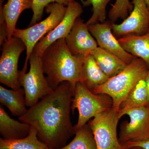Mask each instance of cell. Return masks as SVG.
<instances>
[{
  "label": "cell",
  "mask_w": 149,
  "mask_h": 149,
  "mask_svg": "<svg viewBox=\"0 0 149 149\" xmlns=\"http://www.w3.org/2000/svg\"><path fill=\"white\" fill-rule=\"evenodd\" d=\"M74 89L69 82H62L18 118L34 127L39 139L50 149L65 146L75 134L70 116Z\"/></svg>",
  "instance_id": "1"
},
{
  "label": "cell",
  "mask_w": 149,
  "mask_h": 149,
  "mask_svg": "<svg viewBox=\"0 0 149 149\" xmlns=\"http://www.w3.org/2000/svg\"><path fill=\"white\" fill-rule=\"evenodd\" d=\"M118 41L126 52L143 60L149 68V29L144 35H126Z\"/></svg>",
  "instance_id": "15"
},
{
  "label": "cell",
  "mask_w": 149,
  "mask_h": 149,
  "mask_svg": "<svg viewBox=\"0 0 149 149\" xmlns=\"http://www.w3.org/2000/svg\"><path fill=\"white\" fill-rule=\"evenodd\" d=\"M4 0H0V45L2 46L7 40V26L3 13V3Z\"/></svg>",
  "instance_id": "26"
},
{
  "label": "cell",
  "mask_w": 149,
  "mask_h": 149,
  "mask_svg": "<svg viewBox=\"0 0 149 149\" xmlns=\"http://www.w3.org/2000/svg\"><path fill=\"white\" fill-rule=\"evenodd\" d=\"M144 1L149 10V0H144Z\"/></svg>",
  "instance_id": "30"
},
{
  "label": "cell",
  "mask_w": 149,
  "mask_h": 149,
  "mask_svg": "<svg viewBox=\"0 0 149 149\" xmlns=\"http://www.w3.org/2000/svg\"><path fill=\"white\" fill-rule=\"evenodd\" d=\"M31 125L11 118L1 106L0 107V134L3 139L14 140L27 136Z\"/></svg>",
  "instance_id": "16"
},
{
  "label": "cell",
  "mask_w": 149,
  "mask_h": 149,
  "mask_svg": "<svg viewBox=\"0 0 149 149\" xmlns=\"http://www.w3.org/2000/svg\"><path fill=\"white\" fill-rule=\"evenodd\" d=\"M146 82L147 90H148V104L147 106L149 107V69L147 73L146 77Z\"/></svg>",
  "instance_id": "28"
},
{
  "label": "cell",
  "mask_w": 149,
  "mask_h": 149,
  "mask_svg": "<svg viewBox=\"0 0 149 149\" xmlns=\"http://www.w3.org/2000/svg\"><path fill=\"white\" fill-rule=\"evenodd\" d=\"M74 0H33L32 10L33 16L30 22V26L34 25L40 21L42 17L43 12L46 6L53 3H57L67 6ZM82 1L83 0H79Z\"/></svg>",
  "instance_id": "25"
},
{
  "label": "cell",
  "mask_w": 149,
  "mask_h": 149,
  "mask_svg": "<svg viewBox=\"0 0 149 149\" xmlns=\"http://www.w3.org/2000/svg\"><path fill=\"white\" fill-rule=\"evenodd\" d=\"M113 0H83V6H92L93 14L86 22L88 26L105 21L108 4Z\"/></svg>",
  "instance_id": "23"
},
{
  "label": "cell",
  "mask_w": 149,
  "mask_h": 149,
  "mask_svg": "<svg viewBox=\"0 0 149 149\" xmlns=\"http://www.w3.org/2000/svg\"><path fill=\"white\" fill-rule=\"evenodd\" d=\"M33 0H8L3 7V13L7 26V40L13 37L19 16L23 11L32 9Z\"/></svg>",
  "instance_id": "19"
},
{
  "label": "cell",
  "mask_w": 149,
  "mask_h": 149,
  "mask_svg": "<svg viewBox=\"0 0 149 149\" xmlns=\"http://www.w3.org/2000/svg\"><path fill=\"white\" fill-rule=\"evenodd\" d=\"M109 77L99 67L93 55L83 58L81 64V83L92 92L105 83Z\"/></svg>",
  "instance_id": "14"
},
{
  "label": "cell",
  "mask_w": 149,
  "mask_h": 149,
  "mask_svg": "<svg viewBox=\"0 0 149 149\" xmlns=\"http://www.w3.org/2000/svg\"><path fill=\"white\" fill-rule=\"evenodd\" d=\"M29 63L28 72L22 70H19V80L25 93L26 106L30 107L54 90L50 87L44 75L41 57L31 54Z\"/></svg>",
  "instance_id": "6"
},
{
  "label": "cell",
  "mask_w": 149,
  "mask_h": 149,
  "mask_svg": "<svg viewBox=\"0 0 149 149\" xmlns=\"http://www.w3.org/2000/svg\"><path fill=\"white\" fill-rule=\"evenodd\" d=\"M122 146L124 149L133 147H139L144 149H149V136L143 140L130 141L122 144Z\"/></svg>",
  "instance_id": "27"
},
{
  "label": "cell",
  "mask_w": 149,
  "mask_h": 149,
  "mask_svg": "<svg viewBox=\"0 0 149 149\" xmlns=\"http://www.w3.org/2000/svg\"><path fill=\"white\" fill-rule=\"evenodd\" d=\"M72 141L59 149H97L94 135L90 126L86 124L75 130Z\"/></svg>",
  "instance_id": "22"
},
{
  "label": "cell",
  "mask_w": 149,
  "mask_h": 149,
  "mask_svg": "<svg viewBox=\"0 0 149 149\" xmlns=\"http://www.w3.org/2000/svg\"><path fill=\"white\" fill-rule=\"evenodd\" d=\"M125 149H144L143 148L139 147H130V148H128Z\"/></svg>",
  "instance_id": "29"
},
{
  "label": "cell",
  "mask_w": 149,
  "mask_h": 149,
  "mask_svg": "<svg viewBox=\"0 0 149 149\" xmlns=\"http://www.w3.org/2000/svg\"><path fill=\"white\" fill-rule=\"evenodd\" d=\"M92 54L101 70L109 78L121 72L127 65L116 56L99 47Z\"/></svg>",
  "instance_id": "20"
},
{
  "label": "cell",
  "mask_w": 149,
  "mask_h": 149,
  "mask_svg": "<svg viewBox=\"0 0 149 149\" xmlns=\"http://www.w3.org/2000/svg\"><path fill=\"white\" fill-rule=\"evenodd\" d=\"M130 121H124L120 125L119 142L121 145L130 142L142 141L149 136V107L145 106L125 112Z\"/></svg>",
  "instance_id": "10"
},
{
  "label": "cell",
  "mask_w": 149,
  "mask_h": 149,
  "mask_svg": "<svg viewBox=\"0 0 149 149\" xmlns=\"http://www.w3.org/2000/svg\"><path fill=\"white\" fill-rule=\"evenodd\" d=\"M67 6L57 3L47 6L45 10L49 15L44 20L26 29H15L13 37L21 39L26 47V57L22 70L27 71L29 57L33 49L42 37L54 29L66 13Z\"/></svg>",
  "instance_id": "4"
},
{
  "label": "cell",
  "mask_w": 149,
  "mask_h": 149,
  "mask_svg": "<svg viewBox=\"0 0 149 149\" xmlns=\"http://www.w3.org/2000/svg\"><path fill=\"white\" fill-rule=\"evenodd\" d=\"M83 12V8L76 0L67 6L65 15L58 25L41 39L33 49L32 54L41 57L52 44L61 39L65 38L71 31L75 20Z\"/></svg>",
  "instance_id": "11"
},
{
  "label": "cell",
  "mask_w": 149,
  "mask_h": 149,
  "mask_svg": "<svg viewBox=\"0 0 149 149\" xmlns=\"http://www.w3.org/2000/svg\"><path fill=\"white\" fill-rule=\"evenodd\" d=\"M119 120L118 112L112 108L96 115L88 122L97 149H124L117 135Z\"/></svg>",
  "instance_id": "7"
},
{
  "label": "cell",
  "mask_w": 149,
  "mask_h": 149,
  "mask_svg": "<svg viewBox=\"0 0 149 149\" xmlns=\"http://www.w3.org/2000/svg\"><path fill=\"white\" fill-rule=\"evenodd\" d=\"M133 8V5L130 0H116L108 13L109 21L114 23L119 19H124Z\"/></svg>",
  "instance_id": "24"
},
{
  "label": "cell",
  "mask_w": 149,
  "mask_h": 149,
  "mask_svg": "<svg viewBox=\"0 0 149 149\" xmlns=\"http://www.w3.org/2000/svg\"><path fill=\"white\" fill-rule=\"evenodd\" d=\"M41 57L46 79L53 90L63 82H69L75 89L77 83L81 81L83 58L71 53L64 38L49 46Z\"/></svg>",
  "instance_id": "2"
},
{
  "label": "cell",
  "mask_w": 149,
  "mask_h": 149,
  "mask_svg": "<svg viewBox=\"0 0 149 149\" xmlns=\"http://www.w3.org/2000/svg\"><path fill=\"white\" fill-rule=\"evenodd\" d=\"M149 69L146 63L136 57L121 72L110 77L105 83L97 87L93 93L106 94L113 101L112 108L118 111L120 106L132 88L146 76Z\"/></svg>",
  "instance_id": "3"
},
{
  "label": "cell",
  "mask_w": 149,
  "mask_h": 149,
  "mask_svg": "<svg viewBox=\"0 0 149 149\" xmlns=\"http://www.w3.org/2000/svg\"><path fill=\"white\" fill-rule=\"evenodd\" d=\"M65 39L71 53L80 57L92 54L98 47L88 25L80 17L76 19L71 31Z\"/></svg>",
  "instance_id": "13"
},
{
  "label": "cell",
  "mask_w": 149,
  "mask_h": 149,
  "mask_svg": "<svg viewBox=\"0 0 149 149\" xmlns=\"http://www.w3.org/2000/svg\"><path fill=\"white\" fill-rule=\"evenodd\" d=\"M113 101L106 94H95L83 83L78 82L75 85L71 110L77 109L79 113L77 123L74 126L77 130L87 124L96 115L112 108Z\"/></svg>",
  "instance_id": "5"
},
{
  "label": "cell",
  "mask_w": 149,
  "mask_h": 149,
  "mask_svg": "<svg viewBox=\"0 0 149 149\" xmlns=\"http://www.w3.org/2000/svg\"><path fill=\"white\" fill-rule=\"evenodd\" d=\"M133 8L120 24H112V31L118 39L128 35L140 36L149 29V10L144 0H132Z\"/></svg>",
  "instance_id": "9"
},
{
  "label": "cell",
  "mask_w": 149,
  "mask_h": 149,
  "mask_svg": "<svg viewBox=\"0 0 149 149\" xmlns=\"http://www.w3.org/2000/svg\"><path fill=\"white\" fill-rule=\"evenodd\" d=\"M0 102L10 111L12 114L19 118L24 115L28 110L23 88L8 90L0 86Z\"/></svg>",
  "instance_id": "17"
},
{
  "label": "cell",
  "mask_w": 149,
  "mask_h": 149,
  "mask_svg": "<svg viewBox=\"0 0 149 149\" xmlns=\"http://www.w3.org/2000/svg\"><path fill=\"white\" fill-rule=\"evenodd\" d=\"M112 23L110 21L99 22L89 25L88 29L99 47L129 64L136 57L128 53L120 45L112 31Z\"/></svg>",
  "instance_id": "12"
},
{
  "label": "cell",
  "mask_w": 149,
  "mask_h": 149,
  "mask_svg": "<svg viewBox=\"0 0 149 149\" xmlns=\"http://www.w3.org/2000/svg\"><path fill=\"white\" fill-rule=\"evenodd\" d=\"M0 58V82L13 90L21 88L19 80V56L26 49L23 41L13 37L3 44Z\"/></svg>",
  "instance_id": "8"
},
{
  "label": "cell",
  "mask_w": 149,
  "mask_h": 149,
  "mask_svg": "<svg viewBox=\"0 0 149 149\" xmlns=\"http://www.w3.org/2000/svg\"><path fill=\"white\" fill-rule=\"evenodd\" d=\"M0 149H50L39 139L37 130L31 126L29 134L22 139H0Z\"/></svg>",
  "instance_id": "21"
},
{
  "label": "cell",
  "mask_w": 149,
  "mask_h": 149,
  "mask_svg": "<svg viewBox=\"0 0 149 149\" xmlns=\"http://www.w3.org/2000/svg\"><path fill=\"white\" fill-rule=\"evenodd\" d=\"M146 77V76L135 85L120 104V109L118 111L120 119L127 111L147 106L148 93Z\"/></svg>",
  "instance_id": "18"
}]
</instances>
